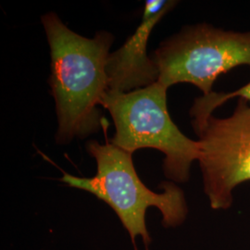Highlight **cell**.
<instances>
[{
  "label": "cell",
  "mask_w": 250,
  "mask_h": 250,
  "mask_svg": "<svg viewBox=\"0 0 250 250\" xmlns=\"http://www.w3.org/2000/svg\"><path fill=\"white\" fill-rule=\"evenodd\" d=\"M168 87L156 82L127 93L107 92L102 107L107 109L115 125L110 142L134 154L154 148L164 154L163 171L173 183H187L192 164L197 161V140L189 138L171 120Z\"/></svg>",
  "instance_id": "obj_3"
},
{
  "label": "cell",
  "mask_w": 250,
  "mask_h": 250,
  "mask_svg": "<svg viewBox=\"0 0 250 250\" xmlns=\"http://www.w3.org/2000/svg\"><path fill=\"white\" fill-rule=\"evenodd\" d=\"M177 3L173 0L146 1L139 26L124 45L108 56V92L127 93L159 80L157 65L147 55V43L153 29Z\"/></svg>",
  "instance_id": "obj_6"
},
{
  "label": "cell",
  "mask_w": 250,
  "mask_h": 250,
  "mask_svg": "<svg viewBox=\"0 0 250 250\" xmlns=\"http://www.w3.org/2000/svg\"><path fill=\"white\" fill-rule=\"evenodd\" d=\"M85 149L97 162L94 177H77L63 172L61 182L69 187L93 194L107 203L118 215L137 250L135 238L141 236L146 250L151 238L146 229V214L150 207L157 208L162 215L166 228L178 227L187 219L188 204L182 188L173 182H163L161 193L145 186L139 178L133 161V154L111 142L100 144L89 140Z\"/></svg>",
  "instance_id": "obj_2"
},
{
  "label": "cell",
  "mask_w": 250,
  "mask_h": 250,
  "mask_svg": "<svg viewBox=\"0 0 250 250\" xmlns=\"http://www.w3.org/2000/svg\"><path fill=\"white\" fill-rule=\"evenodd\" d=\"M232 99H241L248 101L250 105V82L241 87L231 92H211L207 96H201L195 99L190 108L192 120L205 119L214 113L215 110L222 107Z\"/></svg>",
  "instance_id": "obj_7"
},
{
  "label": "cell",
  "mask_w": 250,
  "mask_h": 250,
  "mask_svg": "<svg viewBox=\"0 0 250 250\" xmlns=\"http://www.w3.org/2000/svg\"><path fill=\"white\" fill-rule=\"evenodd\" d=\"M199 146L204 193L214 210L233 203L237 187L250 182V105L238 99L230 116L192 120Z\"/></svg>",
  "instance_id": "obj_5"
},
{
  "label": "cell",
  "mask_w": 250,
  "mask_h": 250,
  "mask_svg": "<svg viewBox=\"0 0 250 250\" xmlns=\"http://www.w3.org/2000/svg\"><path fill=\"white\" fill-rule=\"evenodd\" d=\"M41 21L50 49L48 84L58 119L55 141L68 145L106 128L99 107L108 92L107 62L114 36L106 31L93 38L80 36L55 12L43 15Z\"/></svg>",
  "instance_id": "obj_1"
},
{
  "label": "cell",
  "mask_w": 250,
  "mask_h": 250,
  "mask_svg": "<svg viewBox=\"0 0 250 250\" xmlns=\"http://www.w3.org/2000/svg\"><path fill=\"white\" fill-rule=\"evenodd\" d=\"M166 87L188 83L203 96L213 92L220 75L250 66V31L224 30L208 23L184 26L161 42L152 57Z\"/></svg>",
  "instance_id": "obj_4"
}]
</instances>
